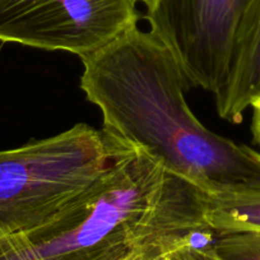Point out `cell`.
I'll return each instance as SVG.
<instances>
[{"instance_id": "6da1fadb", "label": "cell", "mask_w": 260, "mask_h": 260, "mask_svg": "<svg viewBox=\"0 0 260 260\" xmlns=\"http://www.w3.org/2000/svg\"><path fill=\"white\" fill-rule=\"evenodd\" d=\"M81 88L107 136L141 147L213 197L260 186V153L204 126L187 106L191 88L169 47L133 26L82 56Z\"/></svg>"}, {"instance_id": "7a4b0ae2", "label": "cell", "mask_w": 260, "mask_h": 260, "mask_svg": "<svg viewBox=\"0 0 260 260\" xmlns=\"http://www.w3.org/2000/svg\"><path fill=\"white\" fill-rule=\"evenodd\" d=\"M117 142L81 194L39 226L0 240V260H122L147 249L213 246L208 194L146 149Z\"/></svg>"}, {"instance_id": "3957f363", "label": "cell", "mask_w": 260, "mask_h": 260, "mask_svg": "<svg viewBox=\"0 0 260 260\" xmlns=\"http://www.w3.org/2000/svg\"><path fill=\"white\" fill-rule=\"evenodd\" d=\"M119 142L87 124L0 149V240L28 231L81 194L111 162Z\"/></svg>"}, {"instance_id": "277c9868", "label": "cell", "mask_w": 260, "mask_h": 260, "mask_svg": "<svg viewBox=\"0 0 260 260\" xmlns=\"http://www.w3.org/2000/svg\"><path fill=\"white\" fill-rule=\"evenodd\" d=\"M138 19L133 0H0V41L82 57Z\"/></svg>"}, {"instance_id": "5b68a950", "label": "cell", "mask_w": 260, "mask_h": 260, "mask_svg": "<svg viewBox=\"0 0 260 260\" xmlns=\"http://www.w3.org/2000/svg\"><path fill=\"white\" fill-rule=\"evenodd\" d=\"M255 0H156L149 31L174 54L192 87L216 94L226 83L237 34Z\"/></svg>"}, {"instance_id": "8992f818", "label": "cell", "mask_w": 260, "mask_h": 260, "mask_svg": "<svg viewBox=\"0 0 260 260\" xmlns=\"http://www.w3.org/2000/svg\"><path fill=\"white\" fill-rule=\"evenodd\" d=\"M214 96L219 117L235 124L260 100V0L240 27L226 83Z\"/></svg>"}, {"instance_id": "52a82bcc", "label": "cell", "mask_w": 260, "mask_h": 260, "mask_svg": "<svg viewBox=\"0 0 260 260\" xmlns=\"http://www.w3.org/2000/svg\"><path fill=\"white\" fill-rule=\"evenodd\" d=\"M206 219L217 235L260 232V186L237 194L208 195Z\"/></svg>"}, {"instance_id": "ba28073f", "label": "cell", "mask_w": 260, "mask_h": 260, "mask_svg": "<svg viewBox=\"0 0 260 260\" xmlns=\"http://www.w3.org/2000/svg\"><path fill=\"white\" fill-rule=\"evenodd\" d=\"M213 250L221 260H260V232L218 235Z\"/></svg>"}, {"instance_id": "9c48e42d", "label": "cell", "mask_w": 260, "mask_h": 260, "mask_svg": "<svg viewBox=\"0 0 260 260\" xmlns=\"http://www.w3.org/2000/svg\"><path fill=\"white\" fill-rule=\"evenodd\" d=\"M192 247H186V249H180L175 250V251L165 252V254L157 255L153 257H139L134 256V255H127V256H132L137 260H189V250Z\"/></svg>"}, {"instance_id": "30bf717a", "label": "cell", "mask_w": 260, "mask_h": 260, "mask_svg": "<svg viewBox=\"0 0 260 260\" xmlns=\"http://www.w3.org/2000/svg\"><path fill=\"white\" fill-rule=\"evenodd\" d=\"M252 109V121H251V133L255 143L260 146V100L251 105Z\"/></svg>"}, {"instance_id": "8fae6325", "label": "cell", "mask_w": 260, "mask_h": 260, "mask_svg": "<svg viewBox=\"0 0 260 260\" xmlns=\"http://www.w3.org/2000/svg\"><path fill=\"white\" fill-rule=\"evenodd\" d=\"M189 260H221L214 252L213 247L208 249H190Z\"/></svg>"}, {"instance_id": "7c38bea8", "label": "cell", "mask_w": 260, "mask_h": 260, "mask_svg": "<svg viewBox=\"0 0 260 260\" xmlns=\"http://www.w3.org/2000/svg\"><path fill=\"white\" fill-rule=\"evenodd\" d=\"M133 2L136 4H138V3L143 4V6L146 7V12L151 11V9L154 7V4H156V0H133Z\"/></svg>"}, {"instance_id": "4fadbf2b", "label": "cell", "mask_w": 260, "mask_h": 260, "mask_svg": "<svg viewBox=\"0 0 260 260\" xmlns=\"http://www.w3.org/2000/svg\"><path fill=\"white\" fill-rule=\"evenodd\" d=\"M122 260H137V259H134V257H132V256H126V257H124Z\"/></svg>"}]
</instances>
